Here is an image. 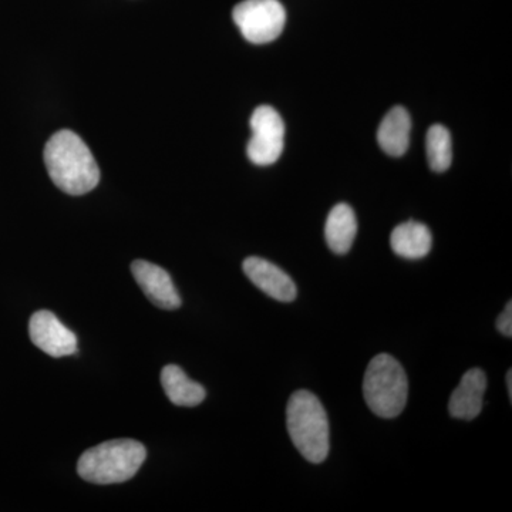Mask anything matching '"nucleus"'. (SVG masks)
<instances>
[{"label": "nucleus", "instance_id": "obj_1", "mask_svg": "<svg viewBox=\"0 0 512 512\" xmlns=\"http://www.w3.org/2000/svg\"><path fill=\"white\" fill-rule=\"evenodd\" d=\"M47 173L56 187L69 195H83L100 181V168L82 138L70 130H60L45 147Z\"/></svg>", "mask_w": 512, "mask_h": 512}, {"label": "nucleus", "instance_id": "obj_2", "mask_svg": "<svg viewBox=\"0 0 512 512\" xmlns=\"http://www.w3.org/2000/svg\"><path fill=\"white\" fill-rule=\"evenodd\" d=\"M286 427L293 446L309 463L320 464L329 456L328 414L315 394L298 390L286 407Z\"/></svg>", "mask_w": 512, "mask_h": 512}, {"label": "nucleus", "instance_id": "obj_3", "mask_svg": "<svg viewBox=\"0 0 512 512\" xmlns=\"http://www.w3.org/2000/svg\"><path fill=\"white\" fill-rule=\"evenodd\" d=\"M146 457V447L136 440H110L83 453L77 473L93 484L126 483L136 476Z\"/></svg>", "mask_w": 512, "mask_h": 512}, {"label": "nucleus", "instance_id": "obj_4", "mask_svg": "<svg viewBox=\"0 0 512 512\" xmlns=\"http://www.w3.org/2000/svg\"><path fill=\"white\" fill-rule=\"evenodd\" d=\"M407 394L409 382L403 366L387 353L373 357L363 379L367 407L382 419H394L406 407Z\"/></svg>", "mask_w": 512, "mask_h": 512}, {"label": "nucleus", "instance_id": "obj_5", "mask_svg": "<svg viewBox=\"0 0 512 512\" xmlns=\"http://www.w3.org/2000/svg\"><path fill=\"white\" fill-rule=\"evenodd\" d=\"M232 18L249 43L265 45L284 32L286 10L279 0H244L235 6Z\"/></svg>", "mask_w": 512, "mask_h": 512}, {"label": "nucleus", "instance_id": "obj_6", "mask_svg": "<svg viewBox=\"0 0 512 512\" xmlns=\"http://www.w3.org/2000/svg\"><path fill=\"white\" fill-rule=\"evenodd\" d=\"M249 124L252 130V137L247 147L249 160L261 167L275 164L284 151V120L274 107L259 106L252 113Z\"/></svg>", "mask_w": 512, "mask_h": 512}, {"label": "nucleus", "instance_id": "obj_7", "mask_svg": "<svg viewBox=\"0 0 512 512\" xmlns=\"http://www.w3.org/2000/svg\"><path fill=\"white\" fill-rule=\"evenodd\" d=\"M29 335L36 348L56 359L77 353L76 335L57 319L55 313H33L29 323Z\"/></svg>", "mask_w": 512, "mask_h": 512}, {"label": "nucleus", "instance_id": "obj_8", "mask_svg": "<svg viewBox=\"0 0 512 512\" xmlns=\"http://www.w3.org/2000/svg\"><path fill=\"white\" fill-rule=\"evenodd\" d=\"M242 269L256 288L275 301L293 302L298 296V288L291 276L264 258L249 256L242 264Z\"/></svg>", "mask_w": 512, "mask_h": 512}, {"label": "nucleus", "instance_id": "obj_9", "mask_svg": "<svg viewBox=\"0 0 512 512\" xmlns=\"http://www.w3.org/2000/svg\"><path fill=\"white\" fill-rule=\"evenodd\" d=\"M131 272L138 286L146 293L148 301L167 311L180 308L181 298L173 279L161 266L137 259L131 264Z\"/></svg>", "mask_w": 512, "mask_h": 512}, {"label": "nucleus", "instance_id": "obj_10", "mask_svg": "<svg viewBox=\"0 0 512 512\" xmlns=\"http://www.w3.org/2000/svg\"><path fill=\"white\" fill-rule=\"evenodd\" d=\"M485 390H487V377L483 370H468L451 394L448 412L458 420L477 419L484 407Z\"/></svg>", "mask_w": 512, "mask_h": 512}, {"label": "nucleus", "instance_id": "obj_11", "mask_svg": "<svg viewBox=\"0 0 512 512\" xmlns=\"http://www.w3.org/2000/svg\"><path fill=\"white\" fill-rule=\"evenodd\" d=\"M412 133V119L409 111L402 106L393 107L384 116L377 131V141L384 153L392 157H402L406 154Z\"/></svg>", "mask_w": 512, "mask_h": 512}, {"label": "nucleus", "instance_id": "obj_12", "mask_svg": "<svg viewBox=\"0 0 512 512\" xmlns=\"http://www.w3.org/2000/svg\"><path fill=\"white\" fill-rule=\"evenodd\" d=\"M433 245L430 229L421 222L407 221L397 225L390 235L394 254L404 259H421L429 255Z\"/></svg>", "mask_w": 512, "mask_h": 512}, {"label": "nucleus", "instance_id": "obj_13", "mask_svg": "<svg viewBox=\"0 0 512 512\" xmlns=\"http://www.w3.org/2000/svg\"><path fill=\"white\" fill-rule=\"evenodd\" d=\"M161 386L175 406L195 407L207 397L204 386L191 380L180 366L168 365L161 370Z\"/></svg>", "mask_w": 512, "mask_h": 512}, {"label": "nucleus", "instance_id": "obj_14", "mask_svg": "<svg viewBox=\"0 0 512 512\" xmlns=\"http://www.w3.org/2000/svg\"><path fill=\"white\" fill-rule=\"evenodd\" d=\"M357 220L355 211L348 204H338L329 212L325 225V238L332 252L348 254L355 242Z\"/></svg>", "mask_w": 512, "mask_h": 512}, {"label": "nucleus", "instance_id": "obj_15", "mask_svg": "<svg viewBox=\"0 0 512 512\" xmlns=\"http://www.w3.org/2000/svg\"><path fill=\"white\" fill-rule=\"evenodd\" d=\"M426 150L431 170L436 173L447 171L453 161L450 131L441 124L431 126L427 131Z\"/></svg>", "mask_w": 512, "mask_h": 512}, {"label": "nucleus", "instance_id": "obj_16", "mask_svg": "<svg viewBox=\"0 0 512 512\" xmlns=\"http://www.w3.org/2000/svg\"><path fill=\"white\" fill-rule=\"evenodd\" d=\"M497 329L507 338L512 336V303L508 302L504 312L501 313L497 320Z\"/></svg>", "mask_w": 512, "mask_h": 512}, {"label": "nucleus", "instance_id": "obj_17", "mask_svg": "<svg viewBox=\"0 0 512 512\" xmlns=\"http://www.w3.org/2000/svg\"><path fill=\"white\" fill-rule=\"evenodd\" d=\"M505 380H507L508 396H510V399H512V372H511V370H508L507 377H505Z\"/></svg>", "mask_w": 512, "mask_h": 512}]
</instances>
